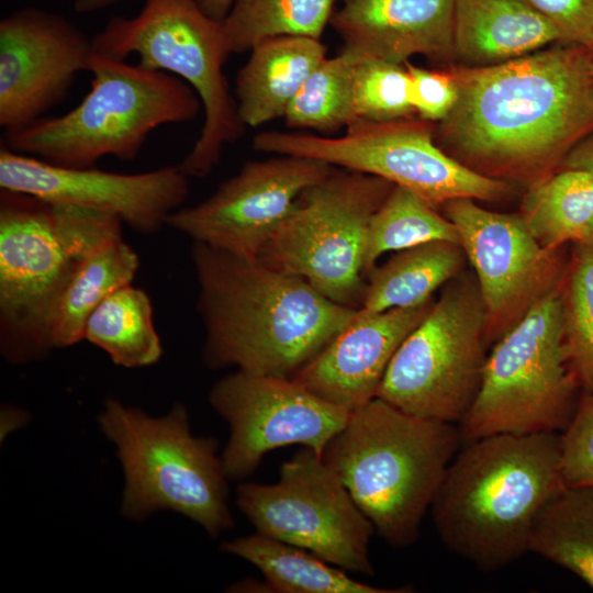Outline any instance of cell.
Listing matches in <instances>:
<instances>
[{"label": "cell", "mask_w": 593, "mask_h": 593, "mask_svg": "<svg viewBox=\"0 0 593 593\" xmlns=\"http://www.w3.org/2000/svg\"><path fill=\"white\" fill-rule=\"evenodd\" d=\"M434 300L418 306L358 313L293 380L349 413L377 396L385 371Z\"/></svg>", "instance_id": "19"}, {"label": "cell", "mask_w": 593, "mask_h": 593, "mask_svg": "<svg viewBox=\"0 0 593 593\" xmlns=\"http://www.w3.org/2000/svg\"><path fill=\"white\" fill-rule=\"evenodd\" d=\"M209 401L230 425L221 456L228 480L247 478L266 454L284 446L300 445L322 456L350 414L293 379L242 370L220 379Z\"/></svg>", "instance_id": "15"}, {"label": "cell", "mask_w": 593, "mask_h": 593, "mask_svg": "<svg viewBox=\"0 0 593 593\" xmlns=\"http://www.w3.org/2000/svg\"><path fill=\"white\" fill-rule=\"evenodd\" d=\"M92 38L58 13L36 7L0 21V126L19 132L61 103L89 71Z\"/></svg>", "instance_id": "18"}, {"label": "cell", "mask_w": 593, "mask_h": 593, "mask_svg": "<svg viewBox=\"0 0 593 593\" xmlns=\"http://www.w3.org/2000/svg\"><path fill=\"white\" fill-rule=\"evenodd\" d=\"M485 347L475 276L460 272L403 340L376 398L417 417L459 425L478 393Z\"/></svg>", "instance_id": "11"}, {"label": "cell", "mask_w": 593, "mask_h": 593, "mask_svg": "<svg viewBox=\"0 0 593 593\" xmlns=\"http://www.w3.org/2000/svg\"><path fill=\"white\" fill-rule=\"evenodd\" d=\"M326 58L321 40L306 36L267 38L250 49L236 77V102L245 126L283 118L290 102Z\"/></svg>", "instance_id": "22"}, {"label": "cell", "mask_w": 593, "mask_h": 593, "mask_svg": "<svg viewBox=\"0 0 593 593\" xmlns=\"http://www.w3.org/2000/svg\"><path fill=\"white\" fill-rule=\"evenodd\" d=\"M467 257L459 243L433 240L395 251L367 277L359 311L378 313L418 306L457 277Z\"/></svg>", "instance_id": "24"}, {"label": "cell", "mask_w": 593, "mask_h": 593, "mask_svg": "<svg viewBox=\"0 0 593 593\" xmlns=\"http://www.w3.org/2000/svg\"><path fill=\"white\" fill-rule=\"evenodd\" d=\"M197 2L209 16L223 20L230 12L234 0H197Z\"/></svg>", "instance_id": "38"}, {"label": "cell", "mask_w": 593, "mask_h": 593, "mask_svg": "<svg viewBox=\"0 0 593 593\" xmlns=\"http://www.w3.org/2000/svg\"><path fill=\"white\" fill-rule=\"evenodd\" d=\"M123 0H75L74 9L78 13H93L107 9Z\"/></svg>", "instance_id": "39"}, {"label": "cell", "mask_w": 593, "mask_h": 593, "mask_svg": "<svg viewBox=\"0 0 593 593\" xmlns=\"http://www.w3.org/2000/svg\"><path fill=\"white\" fill-rule=\"evenodd\" d=\"M253 148L372 175L414 192L434 208L460 198L497 201L514 189L508 181L482 175L447 154L427 121L414 118L357 120L339 137L266 131L254 137Z\"/></svg>", "instance_id": "12"}, {"label": "cell", "mask_w": 593, "mask_h": 593, "mask_svg": "<svg viewBox=\"0 0 593 593\" xmlns=\"http://www.w3.org/2000/svg\"><path fill=\"white\" fill-rule=\"evenodd\" d=\"M98 419L124 470L122 513L127 518L174 511L213 538L234 526L219 441L192 435L182 403L163 417H150L109 398Z\"/></svg>", "instance_id": "7"}, {"label": "cell", "mask_w": 593, "mask_h": 593, "mask_svg": "<svg viewBox=\"0 0 593 593\" xmlns=\"http://www.w3.org/2000/svg\"><path fill=\"white\" fill-rule=\"evenodd\" d=\"M578 390L560 286L493 344L478 393L459 424L463 443L494 434L562 432L575 412Z\"/></svg>", "instance_id": "9"}, {"label": "cell", "mask_w": 593, "mask_h": 593, "mask_svg": "<svg viewBox=\"0 0 593 593\" xmlns=\"http://www.w3.org/2000/svg\"><path fill=\"white\" fill-rule=\"evenodd\" d=\"M433 240L460 244L457 228L449 219L438 214L434 206L414 192L394 186L368 227L365 278L382 254Z\"/></svg>", "instance_id": "30"}, {"label": "cell", "mask_w": 593, "mask_h": 593, "mask_svg": "<svg viewBox=\"0 0 593 593\" xmlns=\"http://www.w3.org/2000/svg\"><path fill=\"white\" fill-rule=\"evenodd\" d=\"M98 55L126 59L176 76L198 94L204 113L200 134L179 167L205 177L225 145L244 133L236 99L223 67L231 53L222 20L209 16L197 0H145L133 18L114 16L92 37Z\"/></svg>", "instance_id": "8"}, {"label": "cell", "mask_w": 593, "mask_h": 593, "mask_svg": "<svg viewBox=\"0 0 593 593\" xmlns=\"http://www.w3.org/2000/svg\"><path fill=\"white\" fill-rule=\"evenodd\" d=\"M83 339L124 368L156 363L163 354L149 295L132 283L107 296L90 314Z\"/></svg>", "instance_id": "28"}, {"label": "cell", "mask_w": 593, "mask_h": 593, "mask_svg": "<svg viewBox=\"0 0 593 593\" xmlns=\"http://www.w3.org/2000/svg\"><path fill=\"white\" fill-rule=\"evenodd\" d=\"M585 244H589V245H592L593 246V221H592V224L590 226V230H589V234H588V238L585 240Z\"/></svg>", "instance_id": "40"}, {"label": "cell", "mask_w": 593, "mask_h": 593, "mask_svg": "<svg viewBox=\"0 0 593 593\" xmlns=\"http://www.w3.org/2000/svg\"><path fill=\"white\" fill-rule=\"evenodd\" d=\"M89 72L90 90L77 107L3 135L1 144L61 167H94L107 156L131 161L154 130L193 121L203 110L183 80L138 63L93 53Z\"/></svg>", "instance_id": "6"}, {"label": "cell", "mask_w": 593, "mask_h": 593, "mask_svg": "<svg viewBox=\"0 0 593 593\" xmlns=\"http://www.w3.org/2000/svg\"><path fill=\"white\" fill-rule=\"evenodd\" d=\"M112 214L52 204L0 191V351L11 363L41 360L54 349L52 322L82 260L122 237Z\"/></svg>", "instance_id": "5"}, {"label": "cell", "mask_w": 593, "mask_h": 593, "mask_svg": "<svg viewBox=\"0 0 593 593\" xmlns=\"http://www.w3.org/2000/svg\"><path fill=\"white\" fill-rule=\"evenodd\" d=\"M547 19L559 43L590 46L593 40V0H526Z\"/></svg>", "instance_id": "36"}, {"label": "cell", "mask_w": 593, "mask_h": 593, "mask_svg": "<svg viewBox=\"0 0 593 593\" xmlns=\"http://www.w3.org/2000/svg\"><path fill=\"white\" fill-rule=\"evenodd\" d=\"M590 47H591V51H592V54H593V40H592V43H591Z\"/></svg>", "instance_id": "41"}, {"label": "cell", "mask_w": 593, "mask_h": 593, "mask_svg": "<svg viewBox=\"0 0 593 593\" xmlns=\"http://www.w3.org/2000/svg\"><path fill=\"white\" fill-rule=\"evenodd\" d=\"M356 64L342 52L326 57L290 102L283 115L286 125L331 133L356 122Z\"/></svg>", "instance_id": "31"}, {"label": "cell", "mask_w": 593, "mask_h": 593, "mask_svg": "<svg viewBox=\"0 0 593 593\" xmlns=\"http://www.w3.org/2000/svg\"><path fill=\"white\" fill-rule=\"evenodd\" d=\"M354 99L357 120L391 122L416 115L410 75L403 65L379 59L357 63Z\"/></svg>", "instance_id": "33"}, {"label": "cell", "mask_w": 593, "mask_h": 593, "mask_svg": "<svg viewBox=\"0 0 593 593\" xmlns=\"http://www.w3.org/2000/svg\"><path fill=\"white\" fill-rule=\"evenodd\" d=\"M561 433L562 484L593 488V394L581 392L575 412Z\"/></svg>", "instance_id": "34"}, {"label": "cell", "mask_w": 593, "mask_h": 593, "mask_svg": "<svg viewBox=\"0 0 593 593\" xmlns=\"http://www.w3.org/2000/svg\"><path fill=\"white\" fill-rule=\"evenodd\" d=\"M204 325L202 360L276 378L293 376L356 317L306 280L202 243H193Z\"/></svg>", "instance_id": "2"}, {"label": "cell", "mask_w": 593, "mask_h": 593, "mask_svg": "<svg viewBox=\"0 0 593 593\" xmlns=\"http://www.w3.org/2000/svg\"><path fill=\"white\" fill-rule=\"evenodd\" d=\"M562 485L560 434H494L463 443L430 506L443 544L483 572L528 552L534 521Z\"/></svg>", "instance_id": "3"}, {"label": "cell", "mask_w": 593, "mask_h": 593, "mask_svg": "<svg viewBox=\"0 0 593 593\" xmlns=\"http://www.w3.org/2000/svg\"><path fill=\"white\" fill-rule=\"evenodd\" d=\"M395 184L336 167L296 198L257 260L300 277L329 300L359 309L370 221Z\"/></svg>", "instance_id": "10"}, {"label": "cell", "mask_w": 593, "mask_h": 593, "mask_svg": "<svg viewBox=\"0 0 593 593\" xmlns=\"http://www.w3.org/2000/svg\"><path fill=\"white\" fill-rule=\"evenodd\" d=\"M0 188L52 204L94 210L120 217L133 231L152 235L183 206L189 177L179 165L139 174H120L53 165L0 147Z\"/></svg>", "instance_id": "17"}, {"label": "cell", "mask_w": 593, "mask_h": 593, "mask_svg": "<svg viewBox=\"0 0 593 593\" xmlns=\"http://www.w3.org/2000/svg\"><path fill=\"white\" fill-rule=\"evenodd\" d=\"M454 0H343L329 23L355 63L452 60Z\"/></svg>", "instance_id": "20"}, {"label": "cell", "mask_w": 593, "mask_h": 593, "mask_svg": "<svg viewBox=\"0 0 593 593\" xmlns=\"http://www.w3.org/2000/svg\"><path fill=\"white\" fill-rule=\"evenodd\" d=\"M519 215L546 248L585 243L593 221V178L583 171L560 169L534 181Z\"/></svg>", "instance_id": "26"}, {"label": "cell", "mask_w": 593, "mask_h": 593, "mask_svg": "<svg viewBox=\"0 0 593 593\" xmlns=\"http://www.w3.org/2000/svg\"><path fill=\"white\" fill-rule=\"evenodd\" d=\"M470 261L485 310V342L495 343L547 294L560 288L568 260L544 247L519 214L489 211L473 199L444 204Z\"/></svg>", "instance_id": "14"}, {"label": "cell", "mask_w": 593, "mask_h": 593, "mask_svg": "<svg viewBox=\"0 0 593 593\" xmlns=\"http://www.w3.org/2000/svg\"><path fill=\"white\" fill-rule=\"evenodd\" d=\"M559 42L551 23L526 0H454L452 60L501 64Z\"/></svg>", "instance_id": "21"}, {"label": "cell", "mask_w": 593, "mask_h": 593, "mask_svg": "<svg viewBox=\"0 0 593 593\" xmlns=\"http://www.w3.org/2000/svg\"><path fill=\"white\" fill-rule=\"evenodd\" d=\"M138 268L137 253L122 237L88 255L58 302L51 327L53 348H66L83 340L90 314L112 292L132 283Z\"/></svg>", "instance_id": "25"}, {"label": "cell", "mask_w": 593, "mask_h": 593, "mask_svg": "<svg viewBox=\"0 0 593 593\" xmlns=\"http://www.w3.org/2000/svg\"><path fill=\"white\" fill-rule=\"evenodd\" d=\"M224 552L255 566L264 582H238L232 591L267 593H410L411 586L380 588L350 578L317 555L256 532L223 541Z\"/></svg>", "instance_id": "23"}, {"label": "cell", "mask_w": 593, "mask_h": 593, "mask_svg": "<svg viewBox=\"0 0 593 593\" xmlns=\"http://www.w3.org/2000/svg\"><path fill=\"white\" fill-rule=\"evenodd\" d=\"M236 504L256 532L304 548L347 571L373 575L374 528L338 475L313 449L284 461L271 484L242 483Z\"/></svg>", "instance_id": "13"}, {"label": "cell", "mask_w": 593, "mask_h": 593, "mask_svg": "<svg viewBox=\"0 0 593 593\" xmlns=\"http://www.w3.org/2000/svg\"><path fill=\"white\" fill-rule=\"evenodd\" d=\"M411 81V100L415 114L424 121L440 122L454 109L458 88L450 70H430L404 64Z\"/></svg>", "instance_id": "35"}, {"label": "cell", "mask_w": 593, "mask_h": 593, "mask_svg": "<svg viewBox=\"0 0 593 593\" xmlns=\"http://www.w3.org/2000/svg\"><path fill=\"white\" fill-rule=\"evenodd\" d=\"M564 340L581 391L593 394V246L572 244L561 283Z\"/></svg>", "instance_id": "32"}, {"label": "cell", "mask_w": 593, "mask_h": 593, "mask_svg": "<svg viewBox=\"0 0 593 593\" xmlns=\"http://www.w3.org/2000/svg\"><path fill=\"white\" fill-rule=\"evenodd\" d=\"M529 551L570 570L593 589V488L559 486L534 521Z\"/></svg>", "instance_id": "27"}, {"label": "cell", "mask_w": 593, "mask_h": 593, "mask_svg": "<svg viewBox=\"0 0 593 593\" xmlns=\"http://www.w3.org/2000/svg\"><path fill=\"white\" fill-rule=\"evenodd\" d=\"M333 168L324 161L296 156L248 161L209 198L175 211L167 226L193 243L257 260L301 192Z\"/></svg>", "instance_id": "16"}, {"label": "cell", "mask_w": 593, "mask_h": 593, "mask_svg": "<svg viewBox=\"0 0 593 593\" xmlns=\"http://www.w3.org/2000/svg\"><path fill=\"white\" fill-rule=\"evenodd\" d=\"M458 100L438 124L439 146L501 180L556 171L593 132V54L562 44L484 67L451 66Z\"/></svg>", "instance_id": "1"}, {"label": "cell", "mask_w": 593, "mask_h": 593, "mask_svg": "<svg viewBox=\"0 0 593 593\" xmlns=\"http://www.w3.org/2000/svg\"><path fill=\"white\" fill-rule=\"evenodd\" d=\"M463 445L458 424L407 414L374 398L350 412L322 458L374 533L412 546L445 472Z\"/></svg>", "instance_id": "4"}, {"label": "cell", "mask_w": 593, "mask_h": 593, "mask_svg": "<svg viewBox=\"0 0 593 593\" xmlns=\"http://www.w3.org/2000/svg\"><path fill=\"white\" fill-rule=\"evenodd\" d=\"M560 169L583 171L593 178V132L571 148L557 170Z\"/></svg>", "instance_id": "37"}, {"label": "cell", "mask_w": 593, "mask_h": 593, "mask_svg": "<svg viewBox=\"0 0 593 593\" xmlns=\"http://www.w3.org/2000/svg\"><path fill=\"white\" fill-rule=\"evenodd\" d=\"M334 0H234L222 20L231 53L250 51L277 36L321 40Z\"/></svg>", "instance_id": "29"}]
</instances>
